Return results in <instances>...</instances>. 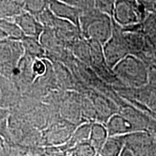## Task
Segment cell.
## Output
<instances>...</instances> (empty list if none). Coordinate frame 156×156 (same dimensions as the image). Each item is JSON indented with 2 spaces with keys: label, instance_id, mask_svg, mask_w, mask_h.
<instances>
[{
  "label": "cell",
  "instance_id": "cell-12",
  "mask_svg": "<svg viewBox=\"0 0 156 156\" xmlns=\"http://www.w3.org/2000/svg\"><path fill=\"white\" fill-rule=\"evenodd\" d=\"M116 0H95V8L112 16Z\"/></svg>",
  "mask_w": 156,
  "mask_h": 156
},
{
  "label": "cell",
  "instance_id": "cell-15",
  "mask_svg": "<svg viewBox=\"0 0 156 156\" xmlns=\"http://www.w3.org/2000/svg\"><path fill=\"white\" fill-rule=\"evenodd\" d=\"M140 7L147 14L156 10V0H136Z\"/></svg>",
  "mask_w": 156,
  "mask_h": 156
},
{
  "label": "cell",
  "instance_id": "cell-7",
  "mask_svg": "<svg viewBox=\"0 0 156 156\" xmlns=\"http://www.w3.org/2000/svg\"><path fill=\"white\" fill-rule=\"evenodd\" d=\"M124 147V135L108 136L99 151L98 155L100 156H121Z\"/></svg>",
  "mask_w": 156,
  "mask_h": 156
},
{
  "label": "cell",
  "instance_id": "cell-13",
  "mask_svg": "<svg viewBox=\"0 0 156 156\" xmlns=\"http://www.w3.org/2000/svg\"><path fill=\"white\" fill-rule=\"evenodd\" d=\"M75 8H83L88 10L95 9V0H58Z\"/></svg>",
  "mask_w": 156,
  "mask_h": 156
},
{
  "label": "cell",
  "instance_id": "cell-4",
  "mask_svg": "<svg viewBox=\"0 0 156 156\" xmlns=\"http://www.w3.org/2000/svg\"><path fill=\"white\" fill-rule=\"evenodd\" d=\"M125 148L134 156H156V136L147 131L124 135Z\"/></svg>",
  "mask_w": 156,
  "mask_h": 156
},
{
  "label": "cell",
  "instance_id": "cell-10",
  "mask_svg": "<svg viewBox=\"0 0 156 156\" xmlns=\"http://www.w3.org/2000/svg\"><path fill=\"white\" fill-rule=\"evenodd\" d=\"M0 136L7 144L10 140L9 131V112L5 108L0 107Z\"/></svg>",
  "mask_w": 156,
  "mask_h": 156
},
{
  "label": "cell",
  "instance_id": "cell-9",
  "mask_svg": "<svg viewBox=\"0 0 156 156\" xmlns=\"http://www.w3.org/2000/svg\"><path fill=\"white\" fill-rule=\"evenodd\" d=\"M72 155L75 156H97V150L90 143L89 141L79 142L72 148Z\"/></svg>",
  "mask_w": 156,
  "mask_h": 156
},
{
  "label": "cell",
  "instance_id": "cell-11",
  "mask_svg": "<svg viewBox=\"0 0 156 156\" xmlns=\"http://www.w3.org/2000/svg\"><path fill=\"white\" fill-rule=\"evenodd\" d=\"M92 124H85L81 126L73 134V146L79 142L89 141Z\"/></svg>",
  "mask_w": 156,
  "mask_h": 156
},
{
  "label": "cell",
  "instance_id": "cell-5",
  "mask_svg": "<svg viewBox=\"0 0 156 156\" xmlns=\"http://www.w3.org/2000/svg\"><path fill=\"white\" fill-rule=\"evenodd\" d=\"M104 60L109 67L114 68L117 64L130 54L122 31L115 30L112 37L103 46Z\"/></svg>",
  "mask_w": 156,
  "mask_h": 156
},
{
  "label": "cell",
  "instance_id": "cell-14",
  "mask_svg": "<svg viewBox=\"0 0 156 156\" xmlns=\"http://www.w3.org/2000/svg\"><path fill=\"white\" fill-rule=\"evenodd\" d=\"M8 101V87L4 77L0 73V107L5 108Z\"/></svg>",
  "mask_w": 156,
  "mask_h": 156
},
{
  "label": "cell",
  "instance_id": "cell-21",
  "mask_svg": "<svg viewBox=\"0 0 156 156\" xmlns=\"http://www.w3.org/2000/svg\"><path fill=\"white\" fill-rule=\"evenodd\" d=\"M153 134H154V135H155V136H156V132H155V133H154Z\"/></svg>",
  "mask_w": 156,
  "mask_h": 156
},
{
  "label": "cell",
  "instance_id": "cell-16",
  "mask_svg": "<svg viewBox=\"0 0 156 156\" xmlns=\"http://www.w3.org/2000/svg\"><path fill=\"white\" fill-rule=\"evenodd\" d=\"M33 70L38 75H43L46 70V66L44 62L41 60H36L33 64Z\"/></svg>",
  "mask_w": 156,
  "mask_h": 156
},
{
  "label": "cell",
  "instance_id": "cell-18",
  "mask_svg": "<svg viewBox=\"0 0 156 156\" xmlns=\"http://www.w3.org/2000/svg\"><path fill=\"white\" fill-rule=\"evenodd\" d=\"M7 143L5 142V140L0 136V148H7Z\"/></svg>",
  "mask_w": 156,
  "mask_h": 156
},
{
  "label": "cell",
  "instance_id": "cell-17",
  "mask_svg": "<svg viewBox=\"0 0 156 156\" xmlns=\"http://www.w3.org/2000/svg\"><path fill=\"white\" fill-rule=\"evenodd\" d=\"M121 156H134V155L131 153V152L129 151V150L124 147V151H123Z\"/></svg>",
  "mask_w": 156,
  "mask_h": 156
},
{
  "label": "cell",
  "instance_id": "cell-19",
  "mask_svg": "<svg viewBox=\"0 0 156 156\" xmlns=\"http://www.w3.org/2000/svg\"><path fill=\"white\" fill-rule=\"evenodd\" d=\"M0 156H7V148H0Z\"/></svg>",
  "mask_w": 156,
  "mask_h": 156
},
{
  "label": "cell",
  "instance_id": "cell-6",
  "mask_svg": "<svg viewBox=\"0 0 156 156\" xmlns=\"http://www.w3.org/2000/svg\"><path fill=\"white\" fill-rule=\"evenodd\" d=\"M105 126L109 136L126 135L137 132L133 124L121 113L112 115L105 123Z\"/></svg>",
  "mask_w": 156,
  "mask_h": 156
},
{
  "label": "cell",
  "instance_id": "cell-8",
  "mask_svg": "<svg viewBox=\"0 0 156 156\" xmlns=\"http://www.w3.org/2000/svg\"><path fill=\"white\" fill-rule=\"evenodd\" d=\"M108 136V131L104 124L98 122L92 123L89 142L97 150L98 153Z\"/></svg>",
  "mask_w": 156,
  "mask_h": 156
},
{
  "label": "cell",
  "instance_id": "cell-22",
  "mask_svg": "<svg viewBox=\"0 0 156 156\" xmlns=\"http://www.w3.org/2000/svg\"><path fill=\"white\" fill-rule=\"evenodd\" d=\"M70 156H75V155H71Z\"/></svg>",
  "mask_w": 156,
  "mask_h": 156
},
{
  "label": "cell",
  "instance_id": "cell-20",
  "mask_svg": "<svg viewBox=\"0 0 156 156\" xmlns=\"http://www.w3.org/2000/svg\"><path fill=\"white\" fill-rule=\"evenodd\" d=\"M153 15H154V17H155V20H156V10L153 12Z\"/></svg>",
  "mask_w": 156,
  "mask_h": 156
},
{
  "label": "cell",
  "instance_id": "cell-3",
  "mask_svg": "<svg viewBox=\"0 0 156 156\" xmlns=\"http://www.w3.org/2000/svg\"><path fill=\"white\" fill-rule=\"evenodd\" d=\"M88 20L87 34L93 42L103 46L114 32L112 16L95 8L90 11Z\"/></svg>",
  "mask_w": 156,
  "mask_h": 156
},
{
  "label": "cell",
  "instance_id": "cell-1",
  "mask_svg": "<svg viewBox=\"0 0 156 156\" xmlns=\"http://www.w3.org/2000/svg\"><path fill=\"white\" fill-rule=\"evenodd\" d=\"M113 69L121 80L132 87L141 88L149 83V69L145 62L138 56L129 55Z\"/></svg>",
  "mask_w": 156,
  "mask_h": 156
},
{
  "label": "cell",
  "instance_id": "cell-23",
  "mask_svg": "<svg viewBox=\"0 0 156 156\" xmlns=\"http://www.w3.org/2000/svg\"><path fill=\"white\" fill-rule=\"evenodd\" d=\"M97 156H100V155H97Z\"/></svg>",
  "mask_w": 156,
  "mask_h": 156
},
{
  "label": "cell",
  "instance_id": "cell-2",
  "mask_svg": "<svg viewBox=\"0 0 156 156\" xmlns=\"http://www.w3.org/2000/svg\"><path fill=\"white\" fill-rule=\"evenodd\" d=\"M147 15L136 0H116L112 17L121 26L130 28L141 25Z\"/></svg>",
  "mask_w": 156,
  "mask_h": 156
}]
</instances>
